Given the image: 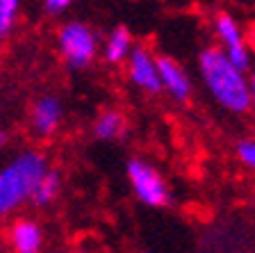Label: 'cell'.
I'll return each instance as SVG.
<instances>
[{
	"label": "cell",
	"mask_w": 255,
	"mask_h": 253,
	"mask_svg": "<svg viewBox=\"0 0 255 253\" xmlns=\"http://www.w3.org/2000/svg\"><path fill=\"white\" fill-rule=\"evenodd\" d=\"M201 78L205 82L207 91L212 94L223 110L242 112L251 110V89L246 71L237 69L219 48H205L198 57Z\"/></svg>",
	"instance_id": "1"
},
{
	"label": "cell",
	"mask_w": 255,
	"mask_h": 253,
	"mask_svg": "<svg viewBox=\"0 0 255 253\" xmlns=\"http://www.w3.org/2000/svg\"><path fill=\"white\" fill-rule=\"evenodd\" d=\"M48 169L39 151H23L0 169V219L30 203L32 192Z\"/></svg>",
	"instance_id": "2"
},
{
	"label": "cell",
	"mask_w": 255,
	"mask_h": 253,
	"mask_svg": "<svg viewBox=\"0 0 255 253\" xmlns=\"http://www.w3.org/2000/svg\"><path fill=\"white\" fill-rule=\"evenodd\" d=\"M57 46L64 62L69 64L71 69H85L98 55V37H96V32L80 21H69L66 25H62Z\"/></svg>",
	"instance_id": "3"
},
{
	"label": "cell",
	"mask_w": 255,
	"mask_h": 253,
	"mask_svg": "<svg viewBox=\"0 0 255 253\" xmlns=\"http://www.w3.org/2000/svg\"><path fill=\"white\" fill-rule=\"evenodd\" d=\"M126 171H128V180L132 185V192L137 194V199L141 203H146L150 208H162L169 203V199H171L169 187H166L162 174H159L153 164L134 158L128 162Z\"/></svg>",
	"instance_id": "4"
},
{
	"label": "cell",
	"mask_w": 255,
	"mask_h": 253,
	"mask_svg": "<svg viewBox=\"0 0 255 253\" xmlns=\"http://www.w3.org/2000/svg\"><path fill=\"white\" fill-rule=\"evenodd\" d=\"M214 32H217V39H219V50H221L237 69H242V71L249 69L251 53H249V46H246V34L233 16L221 11V14L214 18Z\"/></svg>",
	"instance_id": "5"
},
{
	"label": "cell",
	"mask_w": 255,
	"mask_h": 253,
	"mask_svg": "<svg viewBox=\"0 0 255 253\" xmlns=\"http://www.w3.org/2000/svg\"><path fill=\"white\" fill-rule=\"evenodd\" d=\"M128 73L139 89L150 91V94L162 91L157 75V57H153L146 48H132V53L128 57Z\"/></svg>",
	"instance_id": "6"
},
{
	"label": "cell",
	"mask_w": 255,
	"mask_h": 253,
	"mask_svg": "<svg viewBox=\"0 0 255 253\" xmlns=\"http://www.w3.org/2000/svg\"><path fill=\"white\" fill-rule=\"evenodd\" d=\"M159 87L175 100H187L191 96V80L187 71L171 57H157Z\"/></svg>",
	"instance_id": "7"
},
{
	"label": "cell",
	"mask_w": 255,
	"mask_h": 253,
	"mask_svg": "<svg viewBox=\"0 0 255 253\" xmlns=\"http://www.w3.org/2000/svg\"><path fill=\"white\" fill-rule=\"evenodd\" d=\"M62 116H64L62 103L57 98H53V96H43L32 107V114H30L32 130L37 132L39 137H50L62 126Z\"/></svg>",
	"instance_id": "8"
},
{
	"label": "cell",
	"mask_w": 255,
	"mask_h": 253,
	"mask_svg": "<svg viewBox=\"0 0 255 253\" xmlns=\"http://www.w3.org/2000/svg\"><path fill=\"white\" fill-rule=\"evenodd\" d=\"M9 247L14 253H41L43 231L32 219H16L9 228Z\"/></svg>",
	"instance_id": "9"
},
{
	"label": "cell",
	"mask_w": 255,
	"mask_h": 253,
	"mask_svg": "<svg viewBox=\"0 0 255 253\" xmlns=\"http://www.w3.org/2000/svg\"><path fill=\"white\" fill-rule=\"evenodd\" d=\"M132 34L126 30V27H117V30L110 32V37L105 39V59L112 64H119V62H126L132 53Z\"/></svg>",
	"instance_id": "10"
},
{
	"label": "cell",
	"mask_w": 255,
	"mask_h": 253,
	"mask_svg": "<svg viewBox=\"0 0 255 253\" xmlns=\"http://www.w3.org/2000/svg\"><path fill=\"white\" fill-rule=\"evenodd\" d=\"M59 192H62V178H59L57 171L48 169L46 174L41 176V180L37 183L34 192H32L30 203L37 208H46V206H50L53 201H57Z\"/></svg>",
	"instance_id": "11"
},
{
	"label": "cell",
	"mask_w": 255,
	"mask_h": 253,
	"mask_svg": "<svg viewBox=\"0 0 255 253\" xmlns=\"http://www.w3.org/2000/svg\"><path fill=\"white\" fill-rule=\"evenodd\" d=\"M94 135L103 142H114V139H121L126 135V119L123 114L114 110L103 112L94 123Z\"/></svg>",
	"instance_id": "12"
},
{
	"label": "cell",
	"mask_w": 255,
	"mask_h": 253,
	"mask_svg": "<svg viewBox=\"0 0 255 253\" xmlns=\"http://www.w3.org/2000/svg\"><path fill=\"white\" fill-rule=\"evenodd\" d=\"M18 0H0V39L7 37L18 18Z\"/></svg>",
	"instance_id": "13"
},
{
	"label": "cell",
	"mask_w": 255,
	"mask_h": 253,
	"mask_svg": "<svg viewBox=\"0 0 255 253\" xmlns=\"http://www.w3.org/2000/svg\"><path fill=\"white\" fill-rule=\"evenodd\" d=\"M237 160L244 164L246 169L255 171V137L242 139V142L237 144Z\"/></svg>",
	"instance_id": "14"
},
{
	"label": "cell",
	"mask_w": 255,
	"mask_h": 253,
	"mask_svg": "<svg viewBox=\"0 0 255 253\" xmlns=\"http://www.w3.org/2000/svg\"><path fill=\"white\" fill-rule=\"evenodd\" d=\"M69 7H71L69 0H46V2H43V9L50 16H59L62 11L69 9Z\"/></svg>",
	"instance_id": "15"
},
{
	"label": "cell",
	"mask_w": 255,
	"mask_h": 253,
	"mask_svg": "<svg viewBox=\"0 0 255 253\" xmlns=\"http://www.w3.org/2000/svg\"><path fill=\"white\" fill-rule=\"evenodd\" d=\"M246 46H249V53L253 55L255 53V25L249 30V34H246Z\"/></svg>",
	"instance_id": "16"
},
{
	"label": "cell",
	"mask_w": 255,
	"mask_h": 253,
	"mask_svg": "<svg viewBox=\"0 0 255 253\" xmlns=\"http://www.w3.org/2000/svg\"><path fill=\"white\" fill-rule=\"evenodd\" d=\"M249 89H251V107L255 110V73L249 75Z\"/></svg>",
	"instance_id": "17"
},
{
	"label": "cell",
	"mask_w": 255,
	"mask_h": 253,
	"mask_svg": "<svg viewBox=\"0 0 255 253\" xmlns=\"http://www.w3.org/2000/svg\"><path fill=\"white\" fill-rule=\"evenodd\" d=\"M5 144H7V135L2 130H0V151H2V148H5Z\"/></svg>",
	"instance_id": "18"
},
{
	"label": "cell",
	"mask_w": 255,
	"mask_h": 253,
	"mask_svg": "<svg viewBox=\"0 0 255 253\" xmlns=\"http://www.w3.org/2000/svg\"><path fill=\"white\" fill-rule=\"evenodd\" d=\"M64 253H82V251H64Z\"/></svg>",
	"instance_id": "19"
}]
</instances>
